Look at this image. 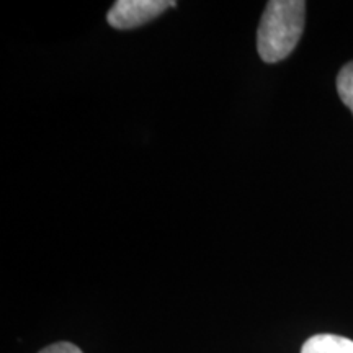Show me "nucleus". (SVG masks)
Returning a JSON list of instances; mask_svg holds the SVG:
<instances>
[{
    "label": "nucleus",
    "instance_id": "obj_1",
    "mask_svg": "<svg viewBox=\"0 0 353 353\" xmlns=\"http://www.w3.org/2000/svg\"><path fill=\"white\" fill-rule=\"evenodd\" d=\"M306 21L303 0H270L257 32V50L265 63H280L293 52Z\"/></svg>",
    "mask_w": 353,
    "mask_h": 353
},
{
    "label": "nucleus",
    "instance_id": "obj_3",
    "mask_svg": "<svg viewBox=\"0 0 353 353\" xmlns=\"http://www.w3.org/2000/svg\"><path fill=\"white\" fill-rule=\"evenodd\" d=\"M301 353H353V341L334 334H317L304 343Z\"/></svg>",
    "mask_w": 353,
    "mask_h": 353
},
{
    "label": "nucleus",
    "instance_id": "obj_2",
    "mask_svg": "<svg viewBox=\"0 0 353 353\" xmlns=\"http://www.w3.org/2000/svg\"><path fill=\"white\" fill-rule=\"evenodd\" d=\"M175 6L174 0H118L110 8L107 20L117 30L138 28Z\"/></svg>",
    "mask_w": 353,
    "mask_h": 353
},
{
    "label": "nucleus",
    "instance_id": "obj_5",
    "mask_svg": "<svg viewBox=\"0 0 353 353\" xmlns=\"http://www.w3.org/2000/svg\"><path fill=\"white\" fill-rule=\"evenodd\" d=\"M39 353H82V350L72 343L68 342H59V343H52V345L43 348Z\"/></svg>",
    "mask_w": 353,
    "mask_h": 353
},
{
    "label": "nucleus",
    "instance_id": "obj_4",
    "mask_svg": "<svg viewBox=\"0 0 353 353\" xmlns=\"http://www.w3.org/2000/svg\"><path fill=\"white\" fill-rule=\"evenodd\" d=\"M337 92L343 103L353 113V61L343 65L337 76Z\"/></svg>",
    "mask_w": 353,
    "mask_h": 353
}]
</instances>
